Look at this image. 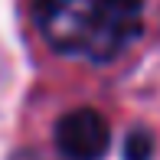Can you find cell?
<instances>
[{"instance_id":"obj_1","label":"cell","mask_w":160,"mask_h":160,"mask_svg":"<svg viewBox=\"0 0 160 160\" xmlns=\"http://www.w3.org/2000/svg\"><path fill=\"white\" fill-rule=\"evenodd\" d=\"M147 0H33V20L46 42L85 62H114L137 42Z\"/></svg>"},{"instance_id":"obj_2","label":"cell","mask_w":160,"mask_h":160,"mask_svg":"<svg viewBox=\"0 0 160 160\" xmlns=\"http://www.w3.org/2000/svg\"><path fill=\"white\" fill-rule=\"evenodd\" d=\"M111 144V128L95 108H75L56 124V147L65 160H101Z\"/></svg>"},{"instance_id":"obj_3","label":"cell","mask_w":160,"mask_h":160,"mask_svg":"<svg viewBox=\"0 0 160 160\" xmlns=\"http://www.w3.org/2000/svg\"><path fill=\"white\" fill-rule=\"evenodd\" d=\"M154 157V137L147 128H137L124 141V160H150Z\"/></svg>"}]
</instances>
